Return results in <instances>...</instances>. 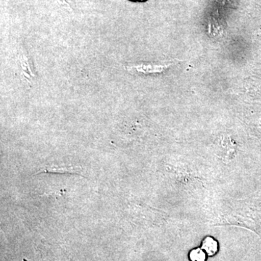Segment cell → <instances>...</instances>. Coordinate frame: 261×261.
<instances>
[{
    "label": "cell",
    "instance_id": "obj_1",
    "mask_svg": "<svg viewBox=\"0 0 261 261\" xmlns=\"http://www.w3.org/2000/svg\"><path fill=\"white\" fill-rule=\"evenodd\" d=\"M82 168L79 166H70V165H50L41 168L38 173H64V174H76L80 175Z\"/></svg>",
    "mask_w": 261,
    "mask_h": 261
},
{
    "label": "cell",
    "instance_id": "obj_2",
    "mask_svg": "<svg viewBox=\"0 0 261 261\" xmlns=\"http://www.w3.org/2000/svg\"><path fill=\"white\" fill-rule=\"evenodd\" d=\"M201 248L207 253L208 256H213L218 251L217 241L211 237H207L202 242Z\"/></svg>",
    "mask_w": 261,
    "mask_h": 261
},
{
    "label": "cell",
    "instance_id": "obj_3",
    "mask_svg": "<svg viewBox=\"0 0 261 261\" xmlns=\"http://www.w3.org/2000/svg\"><path fill=\"white\" fill-rule=\"evenodd\" d=\"M190 259L191 261H205V252L202 248H197L192 250L190 253Z\"/></svg>",
    "mask_w": 261,
    "mask_h": 261
},
{
    "label": "cell",
    "instance_id": "obj_4",
    "mask_svg": "<svg viewBox=\"0 0 261 261\" xmlns=\"http://www.w3.org/2000/svg\"><path fill=\"white\" fill-rule=\"evenodd\" d=\"M128 1L132 2V3H145L147 0H128Z\"/></svg>",
    "mask_w": 261,
    "mask_h": 261
}]
</instances>
